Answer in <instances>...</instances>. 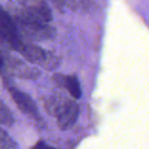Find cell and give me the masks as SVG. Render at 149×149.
Returning <instances> with one entry per match:
<instances>
[{
    "label": "cell",
    "mask_w": 149,
    "mask_h": 149,
    "mask_svg": "<svg viewBox=\"0 0 149 149\" xmlns=\"http://www.w3.org/2000/svg\"><path fill=\"white\" fill-rule=\"evenodd\" d=\"M19 34H24L33 41H45L55 36V29L49 24L29 22L15 17L13 19Z\"/></svg>",
    "instance_id": "obj_3"
},
{
    "label": "cell",
    "mask_w": 149,
    "mask_h": 149,
    "mask_svg": "<svg viewBox=\"0 0 149 149\" xmlns=\"http://www.w3.org/2000/svg\"><path fill=\"white\" fill-rule=\"evenodd\" d=\"M63 6L74 13H87L92 7V0H61Z\"/></svg>",
    "instance_id": "obj_8"
},
{
    "label": "cell",
    "mask_w": 149,
    "mask_h": 149,
    "mask_svg": "<svg viewBox=\"0 0 149 149\" xmlns=\"http://www.w3.org/2000/svg\"><path fill=\"white\" fill-rule=\"evenodd\" d=\"M32 149H57V148L49 146V145H47L45 142H43V141H40V142H38Z\"/></svg>",
    "instance_id": "obj_11"
},
{
    "label": "cell",
    "mask_w": 149,
    "mask_h": 149,
    "mask_svg": "<svg viewBox=\"0 0 149 149\" xmlns=\"http://www.w3.org/2000/svg\"><path fill=\"white\" fill-rule=\"evenodd\" d=\"M7 68L13 72V74L19 78H25V79H35L39 77V70L31 68L27 63L17 60V58H10L7 60Z\"/></svg>",
    "instance_id": "obj_6"
},
{
    "label": "cell",
    "mask_w": 149,
    "mask_h": 149,
    "mask_svg": "<svg viewBox=\"0 0 149 149\" xmlns=\"http://www.w3.org/2000/svg\"><path fill=\"white\" fill-rule=\"evenodd\" d=\"M0 149H17V142L2 128H0Z\"/></svg>",
    "instance_id": "obj_10"
},
{
    "label": "cell",
    "mask_w": 149,
    "mask_h": 149,
    "mask_svg": "<svg viewBox=\"0 0 149 149\" xmlns=\"http://www.w3.org/2000/svg\"><path fill=\"white\" fill-rule=\"evenodd\" d=\"M54 114L56 116L58 128L61 131L72 129L79 118V105L74 100H64L54 107Z\"/></svg>",
    "instance_id": "obj_4"
},
{
    "label": "cell",
    "mask_w": 149,
    "mask_h": 149,
    "mask_svg": "<svg viewBox=\"0 0 149 149\" xmlns=\"http://www.w3.org/2000/svg\"><path fill=\"white\" fill-rule=\"evenodd\" d=\"M13 123H15V118L13 112L2 100H0V125L10 127L13 125Z\"/></svg>",
    "instance_id": "obj_9"
},
{
    "label": "cell",
    "mask_w": 149,
    "mask_h": 149,
    "mask_svg": "<svg viewBox=\"0 0 149 149\" xmlns=\"http://www.w3.org/2000/svg\"><path fill=\"white\" fill-rule=\"evenodd\" d=\"M8 91L11 98H13V100L15 101V103L17 104L19 109L23 113L31 116L34 120H39L40 118L39 110H38V107L36 105L35 101L32 99V97L29 94L25 93L24 91L13 87V86L8 88Z\"/></svg>",
    "instance_id": "obj_5"
},
{
    "label": "cell",
    "mask_w": 149,
    "mask_h": 149,
    "mask_svg": "<svg viewBox=\"0 0 149 149\" xmlns=\"http://www.w3.org/2000/svg\"><path fill=\"white\" fill-rule=\"evenodd\" d=\"M15 17L42 24H50L53 19L51 9L45 0H22Z\"/></svg>",
    "instance_id": "obj_2"
},
{
    "label": "cell",
    "mask_w": 149,
    "mask_h": 149,
    "mask_svg": "<svg viewBox=\"0 0 149 149\" xmlns=\"http://www.w3.org/2000/svg\"><path fill=\"white\" fill-rule=\"evenodd\" d=\"M17 51L30 63L41 66L46 70H51L59 64L58 57L54 54L49 53L40 46L35 44L22 41Z\"/></svg>",
    "instance_id": "obj_1"
},
{
    "label": "cell",
    "mask_w": 149,
    "mask_h": 149,
    "mask_svg": "<svg viewBox=\"0 0 149 149\" xmlns=\"http://www.w3.org/2000/svg\"><path fill=\"white\" fill-rule=\"evenodd\" d=\"M58 79V83L61 84L74 100L80 99L82 96V89L77 76H55Z\"/></svg>",
    "instance_id": "obj_7"
}]
</instances>
